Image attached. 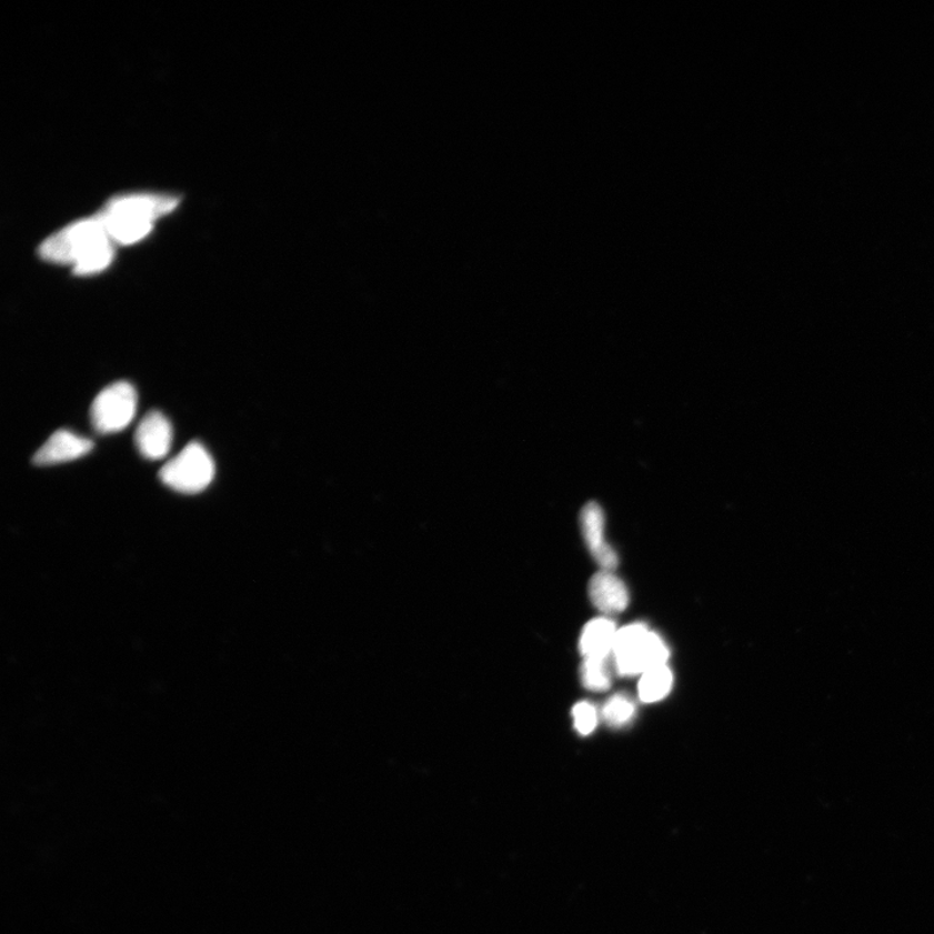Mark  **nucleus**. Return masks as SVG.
<instances>
[{"label": "nucleus", "mask_w": 934, "mask_h": 934, "mask_svg": "<svg viewBox=\"0 0 934 934\" xmlns=\"http://www.w3.org/2000/svg\"><path fill=\"white\" fill-rule=\"evenodd\" d=\"M616 632L615 623L609 617H596L586 623L579 643L584 659H607L613 655Z\"/></svg>", "instance_id": "9d476101"}, {"label": "nucleus", "mask_w": 934, "mask_h": 934, "mask_svg": "<svg viewBox=\"0 0 934 934\" xmlns=\"http://www.w3.org/2000/svg\"><path fill=\"white\" fill-rule=\"evenodd\" d=\"M589 593L592 604L605 614H617L626 610L630 594L626 584L612 571H600L592 576Z\"/></svg>", "instance_id": "1a4fd4ad"}, {"label": "nucleus", "mask_w": 934, "mask_h": 934, "mask_svg": "<svg viewBox=\"0 0 934 934\" xmlns=\"http://www.w3.org/2000/svg\"><path fill=\"white\" fill-rule=\"evenodd\" d=\"M180 199L169 195H127L108 202L98 214L113 243L134 244L152 230L153 222L171 213Z\"/></svg>", "instance_id": "f03ea898"}, {"label": "nucleus", "mask_w": 934, "mask_h": 934, "mask_svg": "<svg viewBox=\"0 0 934 934\" xmlns=\"http://www.w3.org/2000/svg\"><path fill=\"white\" fill-rule=\"evenodd\" d=\"M669 655L663 640L642 623L630 624L616 632L613 657L617 675H643L665 666Z\"/></svg>", "instance_id": "7ed1b4c3"}, {"label": "nucleus", "mask_w": 934, "mask_h": 934, "mask_svg": "<svg viewBox=\"0 0 934 934\" xmlns=\"http://www.w3.org/2000/svg\"><path fill=\"white\" fill-rule=\"evenodd\" d=\"M92 448L94 443L90 439L77 435L72 431L59 430L37 451L33 462L38 466L59 465L83 458Z\"/></svg>", "instance_id": "6e6552de"}, {"label": "nucleus", "mask_w": 934, "mask_h": 934, "mask_svg": "<svg viewBox=\"0 0 934 934\" xmlns=\"http://www.w3.org/2000/svg\"><path fill=\"white\" fill-rule=\"evenodd\" d=\"M673 673L666 665L646 671L640 679L639 696L646 704L659 702L667 696L673 689Z\"/></svg>", "instance_id": "9b49d317"}, {"label": "nucleus", "mask_w": 934, "mask_h": 934, "mask_svg": "<svg viewBox=\"0 0 934 934\" xmlns=\"http://www.w3.org/2000/svg\"><path fill=\"white\" fill-rule=\"evenodd\" d=\"M615 662L613 655L607 659H584L581 675L586 690L604 692L612 685Z\"/></svg>", "instance_id": "f8f14e48"}, {"label": "nucleus", "mask_w": 934, "mask_h": 934, "mask_svg": "<svg viewBox=\"0 0 934 934\" xmlns=\"http://www.w3.org/2000/svg\"><path fill=\"white\" fill-rule=\"evenodd\" d=\"M582 534L589 551L596 560L602 571H613L617 568L620 559L613 546L605 540V515L602 508L596 503L586 504L581 513Z\"/></svg>", "instance_id": "423d86ee"}, {"label": "nucleus", "mask_w": 934, "mask_h": 934, "mask_svg": "<svg viewBox=\"0 0 934 934\" xmlns=\"http://www.w3.org/2000/svg\"><path fill=\"white\" fill-rule=\"evenodd\" d=\"M40 254L43 260L57 264H72L77 275H92L111 265L114 247L103 222L96 215L77 221L46 239Z\"/></svg>", "instance_id": "f257e3e1"}, {"label": "nucleus", "mask_w": 934, "mask_h": 934, "mask_svg": "<svg viewBox=\"0 0 934 934\" xmlns=\"http://www.w3.org/2000/svg\"><path fill=\"white\" fill-rule=\"evenodd\" d=\"M138 405L137 391L128 382H116L96 398L91 405V423L99 434L110 435L133 422Z\"/></svg>", "instance_id": "39448f33"}, {"label": "nucleus", "mask_w": 934, "mask_h": 934, "mask_svg": "<svg viewBox=\"0 0 934 934\" xmlns=\"http://www.w3.org/2000/svg\"><path fill=\"white\" fill-rule=\"evenodd\" d=\"M173 428L163 413L150 412L139 423L135 444L139 453L147 460H161L171 451Z\"/></svg>", "instance_id": "0eeeda50"}, {"label": "nucleus", "mask_w": 934, "mask_h": 934, "mask_svg": "<svg viewBox=\"0 0 934 934\" xmlns=\"http://www.w3.org/2000/svg\"><path fill=\"white\" fill-rule=\"evenodd\" d=\"M635 715L634 701L623 694L610 699L604 709H602V717L612 725V727H622L626 725Z\"/></svg>", "instance_id": "ddd939ff"}, {"label": "nucleus", "mask_w": 934, "mask_h": 934, "mask_svg": "<svg viewBox=\"0 0 934 934\" xmlns=\"http://www.w3.org/2000/svg\"><path fill=\"white\" fill-rule=\"evenodd\" d=\"M215 466L210 452L195 442L183 448L174 459L160 470V480L167 488L184 495H195L210 488Z\"/></svg>", "instance_id": "20e7f679"}, {"label": "nucleus", "mask_w": 934, "mask_h": 934, "mask_svg": "<svg viewBox=\"0 0 934 934\" xmlns=\"http://www.w3.org/2000/svg\"><path fill=\"white\" fill-rule=\"evenodd\" d=\"M575 730L582 736H589L597 727V712L590 702H579L573 709Z\"/></svg>", "instance_id": "4468645a"}]
</instances>
